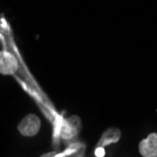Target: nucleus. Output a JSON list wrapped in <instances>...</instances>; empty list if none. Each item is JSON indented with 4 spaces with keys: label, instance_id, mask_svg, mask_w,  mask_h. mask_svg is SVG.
I'll return each instance as SVG.
<instances>
[{
    "label": "nucleus",
    "instance_id": "f257e3e1",
    "mask_svg": "<svg viewBox=\"0 0 157 157\" xmlns=\"http://www.w3.org/2000/svg\"><path fill=\"white\" fill-rule=\"evenodd\" d=\"M19 133L24 136H34L40 129V120L34 114H28L17 126Z\"/></svg>",
    "mask_w": 157,
    "mask_h": 157
},
{
    "label": "nucleus",
    "instance_id": "f03ea898",
    "mask_svg": "<svg viewBox=\"0 0 157 157\" xmlns=\"http://www.w3.org/2000/svg\"><path fill=\"white\" fill-rule=\"evenodd\" d=\"M81 130V121L78 117L73 116L63 121L60 128V136L65 139H71L77 136Z\"/></svg>",
    "mask_w": 157,
    "mask_h": 157
},
{
    "label": "nucleus",
    "instance_id": "7ed1b4c3",
    "mask_svg": "<svg viewBox=\"0 0 157 157\" xmlns=\"http://www.w3.org/2000/svg\"><path fill=\"white\" fill-rule=\"evenodd\" d=\"M139 153L143 157H157V133L150 134L138 145Z\"/></svg>",
    "mask_w": 157,
    "mask_h": 157
},
{
    "label": "nucleus",
    "instance_id": "20e7f679",
    "mask_svg": "<svg viewBox=\"0 0 157 157\" xmlns=\"http://www.w3.org/2000/svg\"><path fill=\"white\" fill-rule=\"evenodd\" d=\"M18 69V62L15 56L7 51H0V74L10 75Z\"/></svg>",
    "mask_w": 157,
    "mask_h": 157
},
{
    "label": "nucleus",
    "instance_id": "39448f33",
    "mask_svg": "<svg viewBox=\"0 0 157 157\" xmlns=\"http://www.w3.org/2000/svg\"><path fill=\"white\" fill-rule=\"evenodd\" d=\"M40 157H58V153H56V151H51V152L44 153L42 155H40Z\"/></svg>",
    "mask_w": 157,
    "mask_h": 157
}]
</instances>
